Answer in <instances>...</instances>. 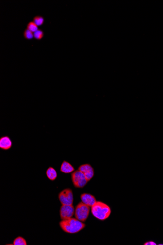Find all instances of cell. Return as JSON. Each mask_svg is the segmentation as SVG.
Instances as JSON below:
<instances>
[{
	"label": "cell",
	"instance_id": "1",
	"mask_svg": "<svg viewBox=\"0 0 163 245\" xmlns=\"http://www.w3.org/2000/svg\"><path fill=\"white\" fill-rule=\"evenodd\" d=\"M60 227L64 232L68 233H76L80 232L85 227L83 222L77 219L71 218L67 219L62 220L59 223Z\"/></svg>",
	"mask_w": 163,
	"mask_h": 245
},
{
	"label": "cell",
	"instance_id": "2",
	"mask_svg": "<svg viewBox=\"0 0 163 245\" xmlns=\"http://www.w3.org/2000/svg\"><path fill=\"white\" fill-rule=\"evenodd\" d=\"M91 213L95 218L103 221L108 218L111 214V209L107 204L100 201H97L91 206Z\"/></svg>",
	"mask_w": 163,
	"mask_h": 245
},
{
	"label": "cell",
	"instance_id": "3",
	"mask_svg": "<svg viewBox=\"0 0 163 245\" xmlns=\"http://www.w3.org/2000/svg\"><path fill=\"white\" fill-rule=\"evenodd\" d=\"M90 206L80 202L76 206L75 210V217L82 222L86 221L90 212Z\"/></svg>",
	"mask_w": 163,
	"mask_h": 245
},
{
	"label": "cell",
	"instance_id": "4",
	"mask_svg": "<svg viewBox=\"0 0 163 245\" xmlns=\"http://www.w3.org/2000/svg\"><path fill=\"white\" fill-rule=\"evenodd\" d=\"M71 176L73 185L75 187H84L89 182L84 173L79 170L72 172Z\"/></svg>",
	"mask_w": 163,
	"mask_h": 245
},
{
	"label": "cell",
	"instance_id": "5",
	"mask_svg": "<svg viewBox=\"0 0 163 245\" xmlns=\"http://www.w3.org/2000/svg\"><path fill=\"white\" fill-rule=\"evenodd\" d=\"M59 199L62 205H72L74 199L72 190L67 188L62 191L59 194Z\"/></svg>",
	"mask_w": 163,
	"mask_h": 245
},
{
	"label": "cell",
	"instance_id": "6",
	"mask_svg": "<svg viewBox=\"0 0 163 245\" xmlns=\"http://www.w3.org/2000/svg\"><path fill=\"white\" fill-rule=\"evenodd\" d=\"M75 210L72 205H62L60 210L61 219H67L71 218L74 214Z\"/></svg>",
	"mask_w": 163,
	"mask_h": 245
},
{
	"label": "cell",
	"instance_id": "7",
	"mask_svg": "<svg viewBox=\"0 0 163 245\" xmlns=\"http://www.w3.org/2000/svg\"><path fill=\"white\" fill-rule=\"evenodd\" d=\"M78 170L84 173L86 179L88 181H90L94 175V170L92 166L89 163H85L82 165L78 167Z\"/></svg>",
	"mask_w": 163,
	"mask_h": 245
},
{
	"label": "cell",
	"instance_id": "8",
	"mask_svg": "<svg viewBox=\"0 0 163 245\" xmlns=\"http://www.w3.org/2000/svg\"><path fill=\"white\" fill-rule=\"evenodd\" d=\"M81 199L82 202L90 207L93 206L97 202L95 197L88 193H83L81 195Z\"/></svg>",
	"mask_w": 163,
	"mask_h": 245
},
{
	"label": "cell",
	"instance_id": "9",
	"mask_svg": "<svg viewBox=\"0 0 163 245\" xmlns=\"http://www.w3.org/2000/svg\"><path fill=\"white\" fill-rule=\"evenodd\" d=\"M12 142L11 139L5 135L0 138V148L4 150H8L12 147Z\"/></svg>",
	"mask_w": 163,
	"mask_h": 245
},
{
	"label": "cell",
	"instance_id": "10",
	"mask_svg": "<svg viewBox=\"0 0 163 245\" xmlns=\"http://www.w3.org/2000/svg\"><path fill=\"white\" fill-rule=\"evenodd\" d=\"M75 171L74 167L72 165L66 161H63L60 167V171L62 173L68 174L72 173Z\"/></svg>",
	"mask_w": 163,
	"mask_h": 245
},
{
	"label": "cell",
	"instance_id": "11",
	"mask_svg": "<svg viewBox=\"0 0 163 245\" xmlns=\"http://www.w3.org/2000/svg\"><path fill=\"white\" fill-rule=\"evenodd\" d=\"M46 174L49 180H55L57 177V173L56 170L53 167H49L46 171Z\"/></svg>",
	"mask_w": 163,
	"mask_h": 245
},
{
	"label": "cell",
	"instance_id": "12",
	"mask_svg": "<svg viewBox=\"0 0 163 245\" xmlns=\"http://www.w3.org/2000/svg\"><path fill=\"white\" fill-rule=\"evenodd\" d=\"M33 21L36 24L38 27H41L45 23V18L43 16L41 15H36L33 17Z\"/></svg>",
	"mask_w": 163,
	"mask_h": 245
},
{
	"label": "cell",
	"instance_id": "13",
	"mask_svg": "<svg viewBox=\"0 0 163 245\" xmlns=\"http://www.w3.org/2000/svg\"><path fill=\"white\" fill-rule=\"evenodd\" d=\"M45 33L42 29H38L34 32V38L37 40L40 41L44 38Z\"/></svg>",
	"mask_w": 163,
	"mask_h": 245
},
{
	"label": "cell",
	"instance_id": "14",
	"mask_svg": "<svg viewBox=\"0 0 163 245\" xmlns=\"http://www.w3.org/2000/svg\"><path fill=\"white\" fill-rule=\"evenodd\" d=\"M38 26L36 24L35 22H33V21H30L28 22V24H27V29H28L31 32H35L36 31H37L39 28H38Z\"/></svg>",
	"mask_w": 163,
	"mask_h": 245
},
{
	"label": "cell",
	"instance_id": "15",
	"mask_svg": "<svg viewBox=\"0 0 163 245\" xmlns=\"http://www.w3.org/2000/svg\"><path fill=\"white\" fill-rule=\"evenodd\" d=\"M23 36L24 39L26 40H31L34 39V32L26 28L24 32Z\"/></svg>",
	"mask_w": 163,
	"mask_h": 245
},
{
	"label": "cell",
	"instance_id": "16",
	"mask_svg": "<svg viewBox=\"0 0 163 245\" xmlns=\"http://www.w3.org/2000/svg\"><path fill=\"white\" fill-rule=\"evenodd\" d=\"M14 245H27V243L26 240L22 237L19 236L14 239L13 241Z\"/></svg>",
	"mask_w": 163,
	"mask_h": 245
},
{
	"label": "cell",
	"instance_id": "17",
	"mask_svg": "<svg viewBox=\"0 0 163 245\" xmlns=\"http://www.w3.org/2000/svg\"><path fill=\"white\" fill-rule=\"evenodd\" d=\"M144 245H156V243L152 241H150L147 242L146 243H145L144 244Z\"/></svg>",
	"mask_w": 163,
	"mask_h": 245
}]
</instances>
